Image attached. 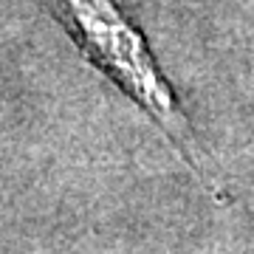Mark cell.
I'll return each mask as SVG.
<instances>
[{"label":"cell","mask_w":254,"mask_h":254,"mask_svg":"<svg viewBox=\"0 0 254 254\" xmlns=\"http://www.w3.org/2000/svg\"><path fill=\"white\" fill-rule=\"evenodd\" d=\"M76 46L88 54L102 73L119 85L158 130L170 138L181 158H187L192 170L206 178L209 164H203V150L192 130V122L173 85L164 79L153 51L147 46L141 28L127 17L116 0H51Z\"/></svg>","instance_id":"6da1fadb"}]
</instances>
